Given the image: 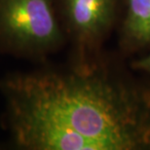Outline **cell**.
Here are the masks:
<instances>
[{
	"instance_id": "obj_1",
	"label": "cell",
	"mask_w": 150,
	"mask_h": 150,
	"mask_svg": "<svg viewBox=\"0 0 150 150\" xmlns=\"http://www.w3.org/2000/svg\"><path fill=\"white\" fill-rule=\"evenodd\" d=\"M15 142L31 150H150V89L100 69L2 83Z\"/></svg>"
},
{
	"instance_id": "obj_2",
	"label": "cell",
	"mask_w": 150,
	"mask_h": 150,
	"mask_svg": "<svg viewBox=\"0 0 150 150\" xmlns=\"http://www.w3.org/2000/svg\"><path fill=\"white\" fill-rule=\"evenodd\" d=\"M0 35L22 50H49L62 40L52 0H0Z\"/></svg>"
},
{
	"instance_id": "obj_3",
	"label": "cell",
	"mask_w": 150,
	"mask_h": 150,
	"mask_svg": "<svg viewBox=\"0 0 150 150\" xmlns=\"http://www.w3.org/2000/svg\"><path fill=\"white\" fill-rule=\"evenodd\" d=\"M62 8L74 37L81 43H91L111 25L115 0H62Z\"/></svg>"
},
{
	"instance_id": "obj_4",
	"label": "cell",
	"mask_w": 150,
	"mask_h": 150,
	"mask_svg": "<svg viewBox=\"0 0 150 150\" xmlns=\"http://www.w3.org/2000/svg\"><path fill=\"white\" fill-rule=\"evenodd\" d=\"M123 32L134 46L150 43V0H128Z\"/></svg>"
},
{
	"instance_id": "obj_5",
	"label": "cell",
	"mask_w": 150,
	"mask_h": 150,
	"mask_svg": "<svg viewBox=\"0 0 150 150\" xmlns=\"http://www.w3.org/2000/svg\"><path fill=\"white\" fill-rule=\"evenodd\" d=\"M133 67L136 68V69H139V70L150 73V55L145 57V58L139 59V61L134 62L133 64Z\"/></svg>"
}]
</instances>
